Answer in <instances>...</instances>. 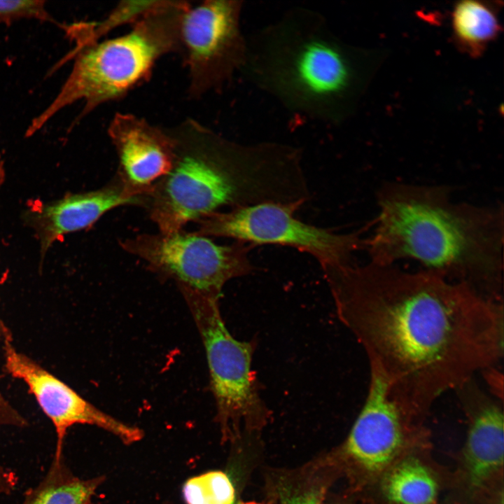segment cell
I'll use <instances>...</instances> for the list:
<instances>
[{
  "label": "cell",
  "mask_w": 504,
  "mask_h": 504,
  "mask_svg": "<svg viewBox=\"0 0 504 504\" xmlns=\"http://www.w3.org/2000/svg\"><path fill=\"white\" fill-rule=\"evenodd\" d=\"M322 270L338 318L363 348L370 371L414 421L444 393L503 357V300L396 264Z\"/></svg>",
  "instance_id": "6da1fadb"
},
{
  "label": "cell",
  "mask_w": 504,
  "mask_h": 504,
  "mask_svg": "<svg viewBox=\"0 0 504 504\" xmlns=\"http://www.w3.org/2000/svg\"><path fill=\"white\" fill-rule=\"evenodd\" d=\"M169 130L174 163L145 203L161 233L181 231L224 207L303 204L309 198L301 152L294 146L237 143L193 118Z\"/></svg>",
  "instance_id": "7a4b0ae2"
},
{
  "label": "cell",
  "mask_w": 504,
  "mask_h": 504,
  "mask_svg": "<svg viewBox=\"0 0 504 504\" xmlns=\"http://www.w3.org/2000/svg\"><path fill=\"white\" fill-rule=\"evenodd\" d=\"M379 214L366 239L370 262L412 259L444 278L502 300V204L453 200L449 187L386 182L377 192Z\"/></svg>",
  "instance_id": "3957f363"
},
{
  "label": "cell",
  "mask_w": 504,
  "mask_h": 504,
  "mask_svg": "<svg viewBox=\"0 0 504 504\" xmlns=\"http://www.w3.org/2000/svg\"><path fill=\"white\" fill-rule=\"evenodd\" d=\"M241 71L286 108L328 123L340 120L356 83L349 50L324 18L303 8L247 38Z\"/></svg>",
  "instance_id": "277c9868"
},
{
  "label": "cell",
  "mask_w": 504,
  "mask_h": 504,
  "mask_svg": "<svg viewBox=\"0 0 504 504\" xmlns=\"http://www.w3.org/2000/svg\"><path fill=\"white\" fill-rule=\"evenodd\" d=\"M188 4L160 0L127 33L72 50L62 60L74 59L69 76L50 104L31 120L26 135L34 134L78 101L84 106L75 122L145 83L160 59L178 53L181 22Z\"/></svg>",
  "instance_id": "5b68a950"
},
{
  "label": "cell",
  "mask_w": 504,
  "mask_h": 504,
  "mask_svg": "<svg viewBox=\"0 0 504 504\" xmlns=\"http://www.w3.org/2000/svg\"><path fill=\"white\" fill-rule=\"evenodd\" d=\"M121 246L152 271L174 279L184 295L219 300L229 280L255 270L249 258L253 246L239 241L220 245L195 232L141 234L125 239Z\"/></svg>",
  "instance_id": "8992f818"
},
{
  "label": "cell",
  "mask_w": 504,
  "mask_h": 504,
  "mask_svg": "<svg viewBox=\"0 0 504 504\" xmlns=\"http://www.w3.org/2000/svg\"><path fill=\"white\" fill-rule=\"evenodd\" d=\"M301 204L267 202L220 211L197 223L195 232L227 237L252 246L273 244L312 255L321 267L353 263V254L365 248L360 232L336 233L296 218Z\"/></svg>",
  "instance_id": "52a82bcc"
},
{
  "label": "cell",
  "mask_w": 504,
  "mask_h": 504,
  "mask_svg": "<svg viewBox=\"0 0 504 504\" xmlns=\"http://www.w3.org/2000/svg\"><path fill=\"white\" fill-rule=\"evenodd\" d=\"M243 2H189L181 18L178 53L188 75V93L197 99L223 86L246 60Z\"/></svg>",
  "instance_id": "ba28073f"
},
{
  "label": "cell",
  "mask_w": 504,
  "mask_h": 504,
  "mask_svg": "<svg viewBox=\"0 0 504 504\" xmlns=\"http://www.w3.org/2000/svg\"><path fill=\"white\" fill-rule=\"evenodd\" d=\"M204 345L218 416L224 428L258 423L266 407L252 370L254 341H239L227 329L218 299L186 295Z\"/></svg>",
  "instance_id": "9c48e42d"
},
{
  "label": "cell",
  "mask_w": 504,
  "mask_h": 504,
  "mask_svg": "<svg viewBox=\"0 0 504 504\" xmlns=\"http://www.w3.org/2000/svg\"><path fill=\"white\" fill-rule=\"evenodd\" d=\"M5 366L13 377L22 380L35 397L56 433L55 451H64L67 430L76 424L98 426L118 436L125 443L139 441L143 433L103 412L35 361L4 342Z\"/></svg>",
  "instance_id": "30bf717a"
},
{
  "label": "cell",
  "mask_w": 504,
  "mask_h": 504,
  "mask_svg": "<svg viewBox=\"0 0 504 504\" xmlns=\"http://www.w3.org/2000/svg\"><path fill=\"white\" fill-rule=\"evenodd\" d=\"M419 425L392 400L382 379L370 371L366 398L348 436L346 453L368 476L384 475Z\"/></svg>",
  "instance_id": "8fae6325"
},
{
  "label": "cell",
  "mask_w": 504,
  "mask_h": 504,
  "mask_svg": "<svg viewBox=\"0 0 504 504\" xmlns=\"http://www.w3.org/2000/svg\"><path fill=\"white\" fill-rule=\"evenodd\" d=\"M107 133L119 162L118 178L134 194L146 197L171 169L174 141L169 128L131 113H117Z\"/></svg>",
  "instance_id": "7c38bea8"
},
{
  "label": "cell",
  "mask_w": 504,
  "mask_h": 504,
  "mask_svg": "<svg viewBox=\"0 0 504 504\" xmlns=\"http://www.w3.org/2000/svg\"><path fill=\"white\" fill-rule=\"evenodd\" d=\"M455 391L466 410L469 428L463 452V468L471 489L482 490L502 472L503 411L499 401L468 380Z\"/></svg>",
  "instance_id": "4fadbf2b"
},
{
  "label": "cell",
  "mask_w": 504,
  "mask_h": 504,
  "mask_svg": "<svg viewBox=\"0 0 504 504\" xmlns=\"http://www.w3.org/2000/svg\"><path fill=\"white\" fill-rule=\"evenodd\" d=\"M145 200L132 192L118 177L99 190L65 197L42 212L43 245L47 247L60 236L89 227L113 208L144 204Z\"/></svg>",
  "instance_id": "5bb4252c"
},
{
  "label": "cell",
  "mask_w": 504,
  "mask_h": 504,
  "mask_svg": "<svg viewBox=\"0 0 504 504\" xmlns=\"http://www.w3.org/2000/svg\"><path fill=\"white\" fill-rule=\"evenodd\" d=\"M100 478L80 479L66 463L64 451L55 452L42 479L27 489L19 504H90Z\"/></svg>",
  "instance_id": "9a60e30c"
},
{
  "label": "cell",
  "mask_w": 504,
  "mask_h": 504,
  "mask_svg": "<svg viewBox=\"0 0 504 504\" xmlns=\"http://www.w3.org/2000/svg\"><path fill=\"white\" fill-rule=\"evenodd\" d=\"M382 490L391 504H435L439 485L434 475L420 461H397L383 475Z\"/></svg>",
  "instance_id": "2e32d148"
},
{
  "label": "cell",
  "mask_w": 504,
  "mask_h": 504,
  "mask_svg": "<svg viewBox=\"0 0 504 504\" xmlns=\"http://www.w3.org/2000/svg\"><path fill=\"white\" fill-rule=\"evenodd\" d=\"M451 20L456 43L474 57L482 55L501 29L496 10L480 1H458L454 6Z\"/></svg>",
  "instance_id": "e0dca14e"
},
{
  "label": "cell",
  "mask_w": 504,
  "mask_h": 504,
  "mask_svg": "<svg viewBox=\"0 0 504 504\" xmlns=\"http://www.w3.org/2000/svg\"><path fill=\"white\" fill-rule=\"evenodd\" d=\"M160 1H122L100 20L64 24L62 29L75 43L73 50H78L103 39L108 34L122 26L133 25Z\"/></svg>",
  "instance_id": "ac0fdd59"
},
{
  "label": "cell",
  "mask_w": 504,
  "mask_h": 504,
  "mask_svg": "<svg viewBox=\"0 0 504 504\" xmlns=\"http://www.w3.org/2000/svg\"><path fill=\"white\" fill-rule=\"evenodd\" d=\"M188 504H233L234 490L223 472L213 471L188 480L183 490Z\"/></svg>",
  "instance_id": "d6986e66"
},
{
  "label": "cell",
  "mask_w": 504,
  "mask_h": 504,
  "mask_svg": "<svg viewBox=\"0 0 504 504\" xmlns=\"http://www.w3.org/2000/svg\"><path fill=\"white\" fill-rule=\"evenodd\" d=\"M22 19L53 22L63 27L48 13L46 1L38 0H0V23L10 24Z\"/></svg>",
  "instance_id": "ffe728a7"
},
{
  "label": "cell",
  "mask_w": 504,
  "mask_h": 504,
  "mask_svg": "<svg viewBox=\"0 0 504 504\" xmlns=\"http://www.w3.org/2000/svg\"><path fill=\"white\" fill-rule=\"evenodd\" d=\"M324 488L312 489L302 493L284 496L281 504H322Z\"/></svg>",
  "instance_id": "44dd1931"
},
{
  "label": "cell",
  "mask_w": 504,
  "mask_h": 504,
  "mask_svg": "<svg viewBox=\"0 0 504 504\" xmlns=\"http://www.w3.org/2000/svg\"><path fill=\"white\" fill-rule=\"evenodd\" d=\"M18 485V477L10 468L0 465V496L11 494Z\"/></svg>",
  "instance_id": "7402d4cb"
},
{
  "label": "cell",
  "mask_w": 504,
  "mask_h": 504,
  "mask_svg": "<svg viewBox=\"0 0 504 504\" xmlns=\"http://www.w3.org/2000/svg\"><path fill=\"white\" fill-rule=\"evenodd\" d=\"M15 410H14L4 400L0 393V412L6 416L12 415Z\"/></svg>",
  "instance_id": "603a6c76"
},
{
  "label": "cell",
  "mask_w": 504,
  "mask_h": 504,
  "mask_svg": "<svg viewBox=\"0 0 504 504\" xmlns=\"http://www.w3.org/2000/svg\"><path fill=\"white\" fill-rule=\"evenodd\" d=\"M7 426V424L5 421V420L0 415V426Z\"/></svg>",
  "instance_id": "cb8c5ba5"
},
{
  "label": "cell",
  "mask_w": 504,
  "mask_h": 504,
  "mask_svg": "<svg viewBox=\"0 0 504 504\" xmlns=\"http://www.w3.org/2000/svg\"><path fill=\"white\" fill-rule=\"evenodd\" d=\"M237 504H262V503H255V502H239Z\"/></svg>",
  "instance_id": "d4e9b609"
}]
</instances>
